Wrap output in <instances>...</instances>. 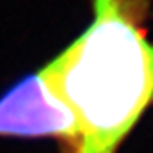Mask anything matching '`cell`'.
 <instances>
[{
	"mask_svg": "<svg viewBox=\"0 0 153 153\" xmlns=\"http://www.w3.org/2000/svg\"><path fill=\"white\" fill-rule=\"evenodd\" d=\"M0 135L53 137L66 150L75 137L70 111L50 93L39 71L18 80L0 96Z\"/></svg>",
	"mask_w": 153,
	"mask_h": 153,
	"instance_id": "cell-2",
	"label": "cell"
},
{
	"mask_svg": "<svg viewBox=\"0 0 153 153\" xmlns=\"http://www.w3.org/2000/svg\"><path fill=\"white\" fill-rule=\"evenodd\" d=\"M93 22L39 73L70 111L75 137L62 153H117L153 103L150 0H91Z\"/></svg>",
	"mask_w": 153,
	"mask_h": 153,
	"instance_id": "cell-1",
	"label": "cell"
}]
</instances>
